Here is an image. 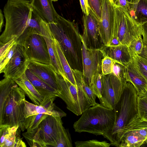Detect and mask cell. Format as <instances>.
Here are the masks:
<instances>
[{"instance_id": "cell-8", "label": "cell", "mask_w": 147, "mask_h": 147, "mask_svg": "<svg viewBox=\"0 0 147 147\" xmlns=\"http://www.w3.org/2000/svg\"><path fill=\"white\" fill-rule=\"evenodd\" d=\"M58 97L65 103L67 109L79 116L92 105L78 85L76 87L56 72Z\"/></svg>"}, {"instance_id": "cell-40", "label": "cell", "mask_w": 147, "mask_h": 147, "mask_svg": "<svg viewBox=\"0 0 147 147\" xmlns=\"http://www.w3.org/2000/svg\"><path fill=\"white\" fill-rule=\"evenodd\" d=\"M124 66L117 63H115L113 72L122 82H126L124 77Z\"/></svg>"}, {"instance_id": "cell-35", "label": "cell", "mask_w": 147, "mask_h": 147, "mask_svg": "<svg viewBox=\"0 0 147 147\" xmlns=\"http://www.w3.org/2000/svg\"><path fill=\"white\" fill-rule=\"evenodd\" d=\"M89 9L94 14L99 22L100 20L101 8L103 0H87Z\"/></svg>"}, {"instance_id": "cell-51", "label": "cell", "mask_w": 147, "mask_h": 147, "mask_svg": "<svg viewBox=\"0 0 147 147\" xmlns=\"http://www.w3.org/2000/svg\"><path fill=\"white\" fill-rule=\"evenodd\" d=\"M52 0L53 1V2H56V1H57L58 0Z\"/></svg>"}, {"instance_id": "cell-25", "label": "cell", "mask_w": 147, "mask_h": 147, "mask_svg": "<svg viewBox=\"0 0 147 147\" xmlns=\"http://www.w3.org/2000/svg\"><path fill=\"white\" fill-rule=\"evenodd\" d=\"M129 131L134 132L147 139V121L141 118L138 114L123 129L122 138L125 133Z\"/></svg>"}, {"instance_id": "cell-45", "label": "cell", "mask_w": 147, "mask_h": 147, "mask_svg": "<svg viewBox=\"0 0 147 147\" xmlns=\"http://www.w3.org/2000/svg\"><path fill=\"white\" fill-rule=\"evenodd\" d=\"M139 55L144 57L147 59V44L144 43L142 52Z\"/></svg>"}, {"instance_id": "cell-15", "label": "cell", "mask_w": 147, "mask_h": 147, "mask_svg": "<svg viewBox=\"0 0 147 147\" xmlns=\"http://www.w3.org/2000/svg\"><path fill=\"white\" fill-rule=\"evenodd\" d=\"M28 69L41 80L57 90L56 71L51 65L32 61H30Z\"/></svg>"}, {"instance_id": "cell-47", "label": "cell", "mask_w": 147, "mask_h": 147, "mask_svg": "<svg viewBox=\"0 0 147 147\" xmlns=\"http://www.w3.org/2000/svg\"><path fill=\"white\" fill-rule=\"evenodd\" d=\"M0 31L1 32L2 28L4 26L3 16L1 9L0 11Z\"/></svg>"}, {"instance_id": "cell-19", "label": "cell", "mask_w": 147, "mask_h": 147, "mask_svg": "<svg viewBox=\"0 0 147 147\" xmlns=\"http://www.w3.org/2000/svg\"><path fill=\"white\" fill-rule=\"evenodd\" d=\"M41 35L46 42L50 56L51 65L56 72L61 75L65 79L66 76L62 67L56 48L53 37L48 24L46 22L43 25L41 30Z\"/></svg>"}, {"instance_id": "cell-37", "label": "cell", "mask_w": 147, "mask_h": 147, "mask_svg": "<svg viewBox=\"0 0 147 147\" xmlns=\"http://www.w3.org/2000/svg\"><path fill=\"white\" fill-rule=\"evenodd\" d=\"M138 114L142 119L147 121V102L138 95Z\"/></svg>"}, {"instance_id": "cell-34", "label": "cell", "mask_w": 147, "mask_h": 147, "mask_svg": "<svg viewBox=\"0 0 147 147\" xmlns=\"http://www.w3.org/2000/svg\"><path fill=\"white\" fill-rule=\"evenodd\" d=\"M144 44L143 39L141 36L135 38L131 42L128 47L133 58L141 53Z\"/></svg>"}, {"instance_id": "cell-26", "label": "cell", "mask_w": 147, "mask_h": 147, "mask_svg": "<svg viewBox=\"0 0 147 147\" xmlns=\"http://www.w3.org/2000/svg\"><path fill=\"white\" fill-rule=\"evenodd\" d=\"M147 139L132 131L126 132L122 136L118 147H138L142 146Z\"/></svg>"}, {"instance_id": "cell-27", "label": "cell", "mask_w": 147, "mask_h": 147, "mask_svg": "<svg viewBox=\"0 0 147 147\" xmlns=\"http://www.w3.org/2000/svg\"><path fill=\"white\" fill-rule=\"evenodd\" d=\"M54 39L57 54L66 78L73 85L77 87L72 69L68 63L59 43L56 40Z\"/></svg>"}, {"instance_id": "cell-2", "label": "cell", "mask_w": 147, "mask_h": 147, "mask_svg": "<svg viewBox=\"0 0 147 147\" xmlns=\"http://www.w3.org/2000/svg\"><path fill=\"white\" fill-rule=\"evenodd\" d=\"M33 10L30 0H7L3 9L5 24L0 42L5 43L14 39L17 43L22 45L34 34L29 26Z\"/></svg>"}, {"instance_id": "cell-28", "label": "cell", "mask_w": 147, "mask_h": 147, "mask_svg": "<svg viewBox=\"0 0 147 147\" xmlns=\"http://www.w3.org/2000/svg\"><path fill=\"white\" fill-rule=\"evenodd\" d=\"M77 85L79 86L84 93L88 98L92 105L96 104V96L91 89L89 86L84 81L83 73L77 70L72 69Z\"/></svg>"}, {"instance_id": "cell-24", "label": "cell", "mask_w": 147, "mask_h": 147, "mask_svg": "<svg viewBox=\"0 0 147 147\" xmlns=\"http://www.w3.org/2000/svg\"><path fill=\"white\" fill-rule=\"evenodd\" d=\"M127 10L137 23L142 25L147 22V0H132Z\"/></svg>"}, {"instance_id": "cell-29", "label": "cell", "mask_w": 147, "mask_h": 147, "mask_svg": "<svg viewBox=\"0 0 147 147\" xmlns=\"http://www.w3.org/2000/svg\"><path fill=\"white\" fill-rule=\"evenodd\" d=\"M16 83L11 78H4L0 82V112L3 108L4 103L13 87Z\"/></svg>"}, {"instance_id": "cell-49", "label": "cell", "mask_w": 147, "mask_h": 147, "mask_svg": "<svg viewBox=\"0 0 147 147\" xmlns=\"http://www.w3.org/2000/svg\"><path fill=\"white\" fill-rule=\"evenodd\" d=\"M85 3H86V6L88 8L89 7V6H88V0H85Z\"/></svg>"}, {"instance_id": "cell-21", "label": "cell", "mask_w": 147, "mask_h": 147, "mask_svg": "<svg viewBox=\"0 0 147 147\" xmlns=\"http://www.w3.org/2000/svg\"><path fill=\"white\" fill-rule=\"evenodd\" d=\"M124 72L126 81L132 84L138 95L146 92L147 82L138 70L133 61L127 66H124Z\"/></svg>"}, {"instance_id": "cell-4", "label": "cell", "mask_w": 147, "mask_h": 147, "mask_svg": "<svg viewBox=\"0 0 147 147\" xmlns=\"http://www.w3.org/2000/svg\"><path fill=\"white\" fill-rule=\"evenodd\" d=\"M75 122L73 127L75 132H87L96 136L102 135L113 126L115 121L114 109L97 103L82 114Z\"/></svg>"}, {"instance_id": "cell-43", "label": "cell", "mask_w": 147, "mask_h": 147, "mask_svg": "<svg viewBox=\"0 0 147 147\" xmlns=\"http://www.w3.org/2000/svg\"><path fill=\"white\" fill-rule=\"evenodd\" d=\"M142 29L144 43L147 44V22L142 25Z\"/></svg>"}, {"instance_id": "cell-52", "label": "cell", "mask_w": 147, "mask_h": 147, "mask_svg": "<svg viewBox=\"0 0 147 147\" xmlns=\"http://www.w3.org/2000/svg\"><path fill=\"white\" fill-rule=\"evenodd\" d=\"M146 92L147 93V92Z\"/></svg>"}, {"instance_id": "cell-39", "label": "cell", "mask_w": 147, "mask_h": 147, "mask_svg": "<svg viewBox=\"0 0 147 147\" xmlns=\"http://www.w3.org/2000/svg\"><path fill=\"white\" fill-rule=\"evenodd\" d=\"M17 43L12 47L9 52L2 59L0 60V73H3L4 70L7 63L12 57L15 50Z\"/></svg>"}, {"instance_id": "cell-1", "label": "cell", "mask_w": 147, "mask_h": 147, "mask_svg": "<svg viewBox=\"0 0 147 147\" xmlns=\"http://www.w3.org/2000/svg\"><path fill=\"white\" fill-rule=\"evenodd\" d=\"M48 24L71 68L83 72V39L78 23L59 14L54 22Z\"/></svg>"}, {"instance_id": "cell-38", "label": "cell", "mask_w": 147, "mask_h": 147, "mask_svg": "<svg viewBox=\"0 0 147 147\" xmlns=\"http://www.w3.org/2000/svg\"><path fill=\"white\" fill-rule=\"evenodd\" d=\"M17 43L14 39L3 43L0 42V60L3 59L8 53L12 46Z\"/></svg>"}, {"instance_id": "cell-36", "label": "cell", "mask_w": 147, "mask_h": 147, "mask_svg": "<svg viewBox=\"0 0 147 147\" xmlns=\"http://www.w3.org/2000/svg\"><path fill=\"white\" fill-rule=\"evenodd\" d=\"M115 62L107 56L104 57L101 62L102 74L106 75L113 72L114 65Z\"/></svg>"}, {"instance_id": "cell-44", "label": "cell", "mask_w": 147, "mask_h": 147, "mask_svg": "<svg viewBox=\"0 0 147 147\" xmlns=\"http://www.w3.org/2000/svg\"><path fill=\"white\" fill-rule=\"evenodd\" d=\"M81 8L84 14L88 15L89 14L88 8L87 7L85 0H79Z\"/></svg>"}, {"instance_id": "cell-12", "label": "cell", "mask_w": 147, "mask_h": 147, "mask_svg": "<svg viewBox=\"0 0 147 147\" xmlns=\"http://www.w3.org/2000/svg\"><path fill=\"white\" fill-rule=\"evenodd\" d=\"M88 15L83 14L82 17L83 42L86 47L92 49H100L104 46L99 32V22L90 9Z\"/></svg>"}, {"instance_id": "cell-7", "label": "cell", "mask_w": 147, "mask_h": 147, "mask_svg": "<svg viewBox=\"0 0 147 147\" xmlns=\"http://www.w3.org/2000/svg\"><path fill=\"white\" fill-rule=\"evenodd\" d=\"M25 94L16 84L7 98L0 112V125L10 127L18 126L22 131L25 130L24 114Z\"/></svg>"}, {"instance_id": "cell-6", "label": "cell", "mask_w": 147, "mask_h": 147, "mask_svg": "<svg viewBox=\"0 0 147 147\" xmlns=\"http://www.w3.org/2000/svg\"><path fill=\"white\" fill-rule=\"evenodd\" d=\"M62 118L49 115L36 128L46 147L73 146L70 134L68 129L63 126Z\"/></svg>"}, {"instance_id": "cell-9", "label": "cell", "mask_w": 147, "mask_h": 147, "mask_svg": "<svg viewBox=\"0 0 147 147\" xmlns=\"http://www.w3.org/2000/svg\"><path fill=\"white\" fill-rule=\"evenodd\" d=\"M102 97L99 99L103 106L114 109L118 102L126 82H122L113 72L102 77Z\"/></svg>"}, {"instance_id": "cell-16", "label": "cell", "mask_w": 147, "mask_h": 147, "mask_svg": "<svg viewBox=\"0 0 147 147\" xmlns=\"http://www.w3.org/2000/svg\"><path fill=\"white\" fill-rule=\"evenodd\" d=\"M104 57L107 56L115 63L121 64L124 66L131 62L133 59L130 50L126 45L120 44L113 46L104 45L100 49Z\"/></svg>"}, {"instance_id": "cell-5", "label": "cell", "mask_w": 147, "mask_h": 147, "mask_svg": "<svg viewBox=\"0 0 147 147\" xmlns=\"http://www.w3.org/2000/svg\"><path fill=\"white\" fill-rule=\"evenodd\" d=\"M114 5V29L109 45L121 44L129 46L133 40L142 35V25L137 23L131 18L125 9Z\"/></svg>"}, {"instance_id": "cell-17", "label": "cell", "mask_w": 147, "mask_h": 147, "mask_svg": "<svg viewBox=\"0 0 147 147\" xmlns=\"http://www.w3.org/2000/svg\"><path fill=\"white\" fill-rule=\"evenodd\" d=\"M20 130L17 126L10 127L7 125H0V147H26L20 138Z\"/></svg>"}, {"instance_id": "cell-23", "label": "cell", "mask_w": 147, "mask_h": 147, "mask_svg": "<svg viewBox=\"0 0 147 147\" xmlns=\"http://www.w3.org/2000/svg\"><path fill=\"white\" fill-rule=\"evenodd\" d=\"M15 81L33 103L37 105H45L43 98L27 78L25 72Z\"/></svg>"}, {"instance_id": "cell-18", "label": "cell", "mask_w": 147, "mask_h": 147, "mask_svg": "<svg viewBox=\"0 0 147 147\" xmlns=\"http://www.w3.org/2000/svg\"><path fill=\"white\" fill-rule=\"evenodd\" d=\"M26 76L44 99V105L53 102L58 97L56 89L51 87L41 80L28 69L25 72Z\"/></svg>"}, {"instance_id": "cell-48", "label": "cell", "mask_w": 147, "mask_h": 147, "mask_svg": "<svg viewBox=\"0 0 147 147\" xmlns=\"http://www.w3.org/2000/svg\"><path fill=\"white\" fill-rule=\"evenodd\" d=\"M138 95L140 97L147 102V93L146 92Z\"/></svg>"}, {"instance_id": "cell-13", "label": "cell", "mask_w": 147, "mask_h": 147, "mask_svg": "<svg viewBox=\"0 0 147 147\" xmlns=\"http://www.w3.org/2000/svg\"><path fill=\"white\" fill-rule=\"evenodd\" d=\"M30 61L24 46L17 43L14 52L4 70L3 76L15 80L18 79L25 72Z\"/></svg>"}, {"instance_id": "cell-20", "label": "cell", "mask_w": 147, "mask_h": 147, "mask_svg": "<svg viewBox=\"0 0 147 147\" xmlns=\"http://www.w3.org/2000/svg\"><path fill=\"white\" fill-rule=\"evenodd\" d=\"M24 114L25 118L33 115L44 114L54 117H62L66 116V114L51 102L44 105H37L30 103L25 100L24 101Z\"/></svg>"}, {"instance_id": "cell-42", "label": "cell", "mask_w": 147, "mask_h": 147, "mask_svg": "<svg viewBox=\"0 0 147 147\" xmlns=\"http://www.w3.org/2000/svg\"><path fill=\"white\" fill-rule=\"evenodd\" d=\"M116 5L123 7L127 10L129 7V2L127 0H111Z\"/></svg>"}, {"instance_id": "cell-3", "label": "cell", "mask_w": 147, "mask_h": 147, "mask_svg": "<svg viewBox=\"0 0 147 147\" xmlns=\"http://www.w3.org/2000/svg\"><path fill=\"white\" fill-rule=\"evenodd\" d=\"M138 94L130 82H127L120 99L114 109L115 119L113 127L102 136L111 145L118 147L124 128L138 114Z\"/></svg>"}, {"instance_id": "cell-32", "label": "cell", "mask_w": 147, "mask_h": 147, "mask_svg": "<svg viewBox=\"0 0 147 147\" xmlns=\"http://www.w3.org/2000/svg\"><path fill=\"white\" fill-rule=\"evenodd\" d=\"M29 145L31 147H44L45 145L42 140L37 131L36 128L22 134Z\"/></svg>"}, {"instance_id": "cell-33", "label": "cell", "mask_w": 147, "mask_h": 147, "mask_svg": "<svg viewBox=\"0 0 147 147\" xmlns=\"http://www.w3.org/2000/svg\"><path fill=\"white\" fill-rule=\"evenodd\" d=\"M76 147H109L111 144L105 141H100L96 140L85 141H78L74 143Z\"/></svg>"}, {"instance_id": "cell-50", "label": "cell", "mask_w": 147, "mask_h": 147, "mask_svg": "<svg viewBox=\"0 0 147 147\" xmlns=\"http://www.w3.org/2000/svg\"><path fill=\"white\" fill-rule=\"evenodd\" d=\"M129 3H131L132 1V0H127Z\"/></svg>"}, {"instance_id": "cell-10", "label": "cell", "mask_w": 147, "mask_h": 147, "mask_svg": "<svg viewBox=\"0 0 147 147\" xmlns=\"http://www.w3.org/2000/svg\"><path fill=\"white\" fill-rule=\"evenodd\" d=\"M22 45L30 61L51 65L47 44L42 35L32 34L26 39Z\"/></svg>"}, {"instance_id": "cell-31", "label": "cell", "mask_w": 147, "mask_h": 147, "mask_svg": "<svg viewBox=\"0 0 147 147\" xmlns=\"http://www.w3.org/2000/svg\"><path fill=\"white\" fill-rule=\"evenodd\" d=\"M101 65L92 78L90 88L99 99L102 97Z\"/></svg>"}, {"instance_id": "cell-41", "label": "cell", "mask_w": 147, "mask_h": 147, "mask_svg": "<svg viewBox=\"0 0 147 147\" xmlns=\"http://www.w3.org/2000/svg\"><path fill=\"white\" fill-rule=\"evenodd\" d=\"M133 61L136 66L147 72V59L138 55L133 57Z\"/></svg>"}, {"instance_id": "cell-22", "label": "cell", "mask_w": 147, "mask_h": 147, "mask_svg": "<svg viewBox=\"0 0 147 147\" xmlns=\"http://www.w3.org/2000/svg\"><path fill=\"white\" fill-rule=\"evenodd\" d=\"M33 9L48 24L54 22L59 15L51 0H30Z\"/></svg>"}, {"instance_id": "cell-30", "label": "cell", "mask_w": 147, "mask_h": 147, "mask_svg": "<svg viewBox=\"0 0 147 147\" xmlns=\"http://www.w3.org/2000/svg\"><path fill=\"white\" fill-rule=\"evenodd\" d=\"M49 115L39 114L25 118L24 122L25 130L26 131H30L37 128L41 122Z\"/></svg>"}, {"instance_id": "cell-14", "label": "cell", "mask_w": 147, "mask_h": 147, "mask_svg": "<svg viewBox=\"0 0 147 147\" xmlns=\"http://www.w3.org/2000/svg\"><path fill=\"white\" fill-rule=\"evenodd\" d=\"M82 53L83 78L85 82L90 87L92 78L101 65L103 54L100 49L87 48L83 42Z\"/></svg>"}, {"instance_id": "cell-11", "label": "cell", "mask_w": 147, "mask_h": 147, "mask_svg": "<svg viewBox=\"0 0 147 147\" xmlns=\"http://www.w3.org/2000/svg\"><path fill=\"white\" fill-rule=\"evenodd\" d=\"M115 6L111 0H103L99 32L104 45L109 46L114 29Z\"/></svg>"}, {"instance_id": "cell-46", "label": "cell", "mask_w": 147, "mask_h": 147, "mask_svg": "<svg viewBox=\"0 0 147 147\" xmlns=\"http://www.w3.org/2000/svg\"><path fill=\"white\" fill-rule=\"evenodd\" d=\"M135 65L138 70L143 76L147 82V72L140 67L136 66V65Z\"/></svg>"}]
</instances>
